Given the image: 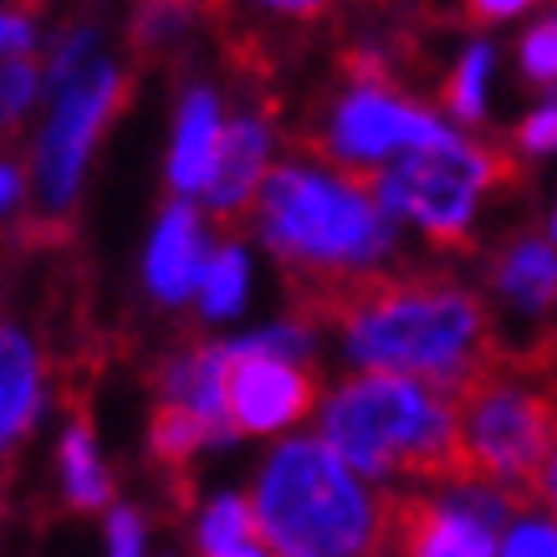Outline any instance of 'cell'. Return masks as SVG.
<instances>
[{"label":"cell","mask_w":557,"mask_h":557,"mask_svg":"<svg viewBox=\"0 0 557 557\" xmlns=\"http://www.w3.org/2000/svg\"><path fill=\"white\" fill-rule=\"evenodd\" d=\"M486 72H491V47H471L456 62V72L445 77V87H440L445 113H456L460 123L481 119V108H486Z\"/></svg>","instance_id":"obj_19"},{"label":"cell","mask_w":557,"mask_h":557,"mask_svg":"<svg viewBox=\"0 0 557 557\" xmlns=\"http://www.w3.org/2000/svg\"><path fill=\"white\" fill-rule=\"evenodd\" d=\"M318 405V373L267 354L256 338L225 348V414L236 435H271Z\"/></svg>","instance_id":"obj_8"},{"label":"cell","mask_w":557,"mask_h":557,"mask_svg":"<svg viewBox=\"0 0 557 557\" xmlns=\"http://www.w3.org/2000/svg\"><path fill=\"white\" fill-rule=\"evenodd\" d=\"M522 72L532 83H557V16L522 36Z\"/></svg>","instance_id":"obj_21"},{"label":"cell","mask_w":557,"mask_h":557,"mask_svg":"<svg viewBox=\"0 0 557 557\" xmlns=\"http://www.w3.org/2000/svg\"><path fill=\"white\" fill-rule=\"evenodd\" d=\"M517 144H522L527 153H553L557 149V102L553 108H537V113L517 128Z\"/></svg>","instance_id":"obj_25"},{"label":"cell","mask_w":557,"mask_h":557,"mask_svg":"<svg viewBox=\"0 0 557 557\" xmlns=\"http://www.w3.org/2000/svg\"><path fill=\"white\" fill-rule=\"evenodd\" d=\"M267 153H271V128L261 119H236L225 128V144H220L215 159V180H210V215L220 225H231L261 200V185H267Z\"/></svg>","instance_id":"obj_11"},{"label":"cell","mask_w":557,"mask_h":557,"mask_svg":"<svg viewBox=\"0 0 557 557\" xmlns=\"http://www.w3.org/2000/svg\"><path fill=\"white\" fill-rule=\"evenodd\" d=\"M292 322H338L348 354L369 373H405L460 394L481 373L502 369L486 302L450 276H388V271H287Z\"/></svg>","instance_id":"obj_1"},{"label":"cell","mask_w":557,"mask_h":557,"mask_svg":"<svg viewBox=\"0 0 557 557\" xmlns=\"http://www.w3.org/2000/svg\"><path fill=\"white\" fill-rule=\"evenodd\" d=\"M502 185H517V153L450 134L435 149H414L399 164L379 170L373 200L394 210V215L414 220L435 246L466 251L471 246L475 200Z\"/></svg>","instance_id":"obj_5"},{"label":"cell","mask_w":557,"mask_h":557,"mask_svg":"<svg viewBox=\"0 0 557 557\" xmlns=\"http://www.w3.org/2000/svg\"><path fill=\"white\" fill-rule=\"evenodd\" d=\"M537 507H547L557 517V445H553V456H547V466H542V475H537Z\"/></svg>","instance_id":"obj_28"},{"label":"cell","mask_w":557,"mask_h":557,"mask_svg":"<svg viewBox=\"0 0 557 557\" xmlns=\"http://www.w3.org/2000/svg\"><path fill=\"white\" fill-rule=\"evenodd\" d=\"M322 445L358 475H420L466 491L456 394L405 379L363 373L322 409Z\"/></svg>","instance_id":"obj_2"},{"label":"cell","mask_w":557,"mask_h":557,"mask_svg":"<svg viewBox=\"0 0 557 557\" xmlns=\"http://www.w3.org/2000/svg\"><path fill=\"white\" fill-rule=\"evenodd\" d=\"M32 98H36V67L32 62H5L0 67V123L21 119Z\"/></svg>","instance_id":"obj_23"},{"label":"cell","mask_w":557,"mask_h":557,"mask_svg":"<svg viewBox=\"0 0 557 557\" xmlns=\"http://www.w3.org/2000/svg\"><path fill=\"white\" fill-rule=\"evenodd\" d=\"M200 220L189 210V200H174L164 215H159V231H153L149 246V287L164 297V302H180L189 297V287H200Z\"/></svg>","instance_id":"obj_12"},{"label":"cell","mask_w":557,"mask_h":557,"mask_svg":"<svg viewBox=\"0 0 557 557\" xmlns=\"http://www.w3.org/2000/svg\"><path fill=\"white\" fill-rule=\"evenodd\" d=\"M532 0H466V26H496V21H511L517 11H527Z\"/></svg>","instance_id":"obj_26"},{"label":"cell","mask_w":557,"mask_h":557,"mask_svg":"<svg viewBox=\"0 0 557 557\" xmlns=\"http://www.w3.org/2000/svg\"><path fill=\"white\" fill-rule=\"evenodd\" d=\"M200 307L210 318H231L240 302H246V256L236 246H220L200 271Z\"/></svg>","instance_id":"obj_18"},{"label":"cell","mask_w":557,"mask_h":557,"mask_svg":"<svg viewBox=\"0 0 557 557\" xmlns=\"http://www.w3.org/2000/svg\"><path fill=\"white\" fill-rule=\"evenodd\" d=\"M445 138H450V128L435 113H424L420 102L399 98L388 83H348V92L338 98L327 128L312 138V153L333 174L373 189L384 153L435 149Z\"/></svg>","instance_id":"obj_6"},{"label":"cell","mask_w":557,"mask_h":557,"mask_svg":"<svg viewBox=\"0 0 557 557\" xmlns=\"http://www.w3.org/2000/svg\"><path fill=\"white\" fill-rule=\"evenodd\" d=\"M225 144L220 128V108L210 92H189L180 108V128H174V153H170V180L180 195H200L215 180V159Z\"/></svg>","instance_id":"obj_13"},{"label":"cell","mask_w":557,"mask_h":557,"mask_svg":"<svg viewBox=\"0 0 557 557\" xmlns=\"http://www.w3.org/2000/svg\"><path fill=\"white\" fill-rule=\"evenodd\" d=\"M256 220L287 271H369L373 256L388 251V210L373 189L327 170H271Z\"/></svg>","instance_id":"obj_4"},{"label":"cell","mask_w":557,"mask_h":557,"mask_svg":"<svg viewBox=\"0 0 557 557\" xmlns=\"http://www.w3.org/2000/svg\"><path fill=\"white\" fill-rule=\"evenodd\" d=\"M62 481H67V502L77 511L108 507V496H113V481H108L98 450H92V430H87L83 414L72 420L67 440H62Z\"/></svg>","instance_id":"obj_17"},{"label":"cell","mask_w":557,"mask_h":557,"mask_svg":"<svg viewBox=\"0 0 557 557\" xmlns=\"http://www.w3.org/2000/svg\"><path fill=\"white\" fill-rule=\"evenodd\" d=\"M553 236H557V215H553Z\"/></svg>","instance_id":"obj_30"},{"label":"cell","mask_w":557,"mask_h":557,"mask_svg":"<svg viewBox=\"0 0 557 557\" xmlns=\"http://www.w3.org/2000/svg\"><path fill=\"white\" fill-rule=\"evenodd\" d=\"M507 511L486 491H466L460 502L388 496V542L399 557H496V522Z\"/></svg>","instance_id":"obj_9"},{"label":"cell","mask_w":557,"mask_h":557,"mask_svg":"<svg viewBox=\"0 0 557 557\" xmlns=\"http://www.w3.org/2000/svg\"><path fill=\"white\" fill-rule=\"evenodd\" d=\"M502 557H557V522H547V517L517 522L502 542Z\"/></svg>","instance_id":"obj_22"},{"label":"cell","mask_w":557,"mask_h":557,"mask_svg":"<svg viewBox=\"0 0 557 557\" xmlns=\"http://www.w3.org/2000/svg\"><path fill=\"white\" fill-rule=\"evenodd\" d=\"M251 511L271 557H379L388 542V496H373L322 440H287L261 466Z\"/></svg>","instance_id":"obj_3"},{"label":"cell","mask_w":557,"mask_h":557,"mask_svg":"<svg viewBox=\"0 0 557 557\" xmlns=\"http://www.w3.org/2000/svg\"><path fill=\"white\" fill-rule=\"evenodd\" d=\"M108 557H144V522H138V511L119 507L108 517Z\"/></svg>","instance_id":"obj_24"},{"label":"cell","mask_w":557,"mask_h":557,"mask_svg":"<svg viewBox=\"0 0 557 557\" xmlns=\"http://www.w3.org/2000/svg\"><path fill=\"white\" fill-rule=\"evenodd\" d=\"M123 98H128V83L113 67H87L83 77H72L62 87V102H57L47 134H41V153H36V189L51 210H62L72 200L87 153L108 128V119L123 108Z\"/></svg>","instance_id":"obj_7"},{"label":"cell","mask_w":557,"mask_h":557,"mask_svg":"<svg viewBox=\"0 0 557 557\" xmlns=\"http://www.w3.org/2000/svg\"><path fill=\"white\" fill-rule=\"evenodd\" d=\"M36 399H41V369H36L32 343L0 322V450L32 424Z\"/></svg>","instance_id":"obj_14"},{"label":"cell","mask_w":557,"mask_h":557,"mask_svg":"<svg viewBox=\"0 0 557 557\" xmlns=\"http://www.w3.org/2000/svg\"><path fill=\"white\" fill-rule=\"evenodd\" d=\"M251 537H256V511H251V502H240V496H220L215 507L205 511V522H200L205 557L236 553V547H246Z\"/></svg>","instance_id":"obj_20"},{"label":"cell","mask_w":557,"mask_h":557,"mask_svg":"<svg viewBox=\"0 0 557 557\" xmlns=\"http://www.w3.org/2000/svg\"><path fill=\"white\" fill-rule=\"evenodd\" d=\"M496 287L507 292L527 312H557V251L547 240H517L502 261H496Z\"/></svg>","instance_id":"obj_15"},{"label":"cell","mask_w":557,"mask_h":557,"mask_svg":"<svg viewBox=\"0 0 557 557\" xmlns=\"http://www.w3.org/2000/svg\"><path fill=\"white\" fill-rule=\"evenodd\" d=\"M21 195V174L11 164H0V205H11Z\"/></svg>","instance_id":"obj_29"},{"label":"cell","mask_w":557,"mask_h":557,"mask_svg":"<svg viewBox=\"0 0 557 557\" xmlns=\"http://www.w3.org/2000/svg\"><path fill=\"white\" fill-rule=\"evenodd\" d=\"M205 5L220 32L231 36V51L251 67H271L276 51L333 11V0H205Z\"/></svg>","instance_id":"obj_10"},{"label":"cell","mask_w":557,"mask_h":557,"mask_svg":"<svg viewBox=\"0 0 557 557\" xmlns=\"http://www.w3.org/2000/svg\"><path fill=\"white\" fill-rule=\"evenodd\" d=\"M200 445H215L210 424H205L195 409L159 399V409H153V420H149V450H153V460L180 481V486H185V471H189V460H195Z\"/></svg>","instance_id":"obj_16"},{"label":"cell","mask_w":557,"mask_h":557,"mask_svg":"<svg viewBox=\"0 0 557 557\" xmlns=\"http://www.w3.org/2000/svg\"><path fill=\"white\" fill-rule=\"evenodd\" d=\"M32 47V21L16 11H0V51H26Z\"/></svg>","instance_id":"obj_27"}]
</instances>
